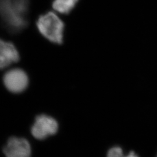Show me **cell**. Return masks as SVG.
Listing matches in <instances>:
<instances>
[{
    "mask_svg": "<svg viewBox=\"0 0 157 157\" xmlns=\"http://www.w3.org/2000/svg\"><path fill=\"white\" fill-rule=\"evenodd\" d=\"M29 0H0V16L12 32L22 30L28 23Z\"/></svg>",
    "mask_w": 157,
    "mask_h": 157,
    "instance_id": "1",
    "label": "cell"
},
{
    "mask_svg": "<svg viewBox=\"0 0 157 157\" xmlns=\"http://www.w3.org/2000/svg\"><path fill=\"white\" fill-rule=\"evenodd\" d=\"M36 26L40 33L46 39L56 44H62L65 25L55 12H48L40 16Z\"/></svg>",
    "mask_w": 157,
    "mask_h": 157,
    "instance_id": "2",
    "label": "cell"
},
{
    "mask_svg": "<svg viewBox=\"0 0 157 157\" xmlns=\"http://www.w3.org/2000/svg\"><path fill=\"white\" fill-rule=\"evenodd\" d=\"M6 88L14 93L22 92L28 87V76L22 69H12L6 72L3 78Z\"/></svg>",
    "mask_w": 157,
    "mask_h": 157,
    "instance_id": "3",
    "label": "cell"
},
{
    "mask_svg": "<svg viewBox=\"0 0 157 157\" xmlns=\"http://www.w3.org/2000/svg\"><path fill=\"white\" fill-rule=\"evenodd\" d=\"M58 128V123L54 118L41 115L36 118L32 128V134L36 139L43 140L49 136L56 134Z\"/></svg>",
    "mask_w": 157,
    "mask_h": 157,
    "instance_id": "4",
    "label": "cell"
},
{
    "mask_svg": "<svg viewBox=\"0 0 157 157\" xmlns=\"http://www.w3.org/2000/svg\"><path fill=\"white\" fill-rule=\"evenodd\" d=\"M6 157H30L31 148L28 141L23 138H10L4 148Z\"/></svg>",
    "mask_w": 157,
    "mask_h": 157,
    "instance_id": "5",
    "label": "cell"
},
{
    "mask_svg": "<svg viewBox=\"0 0 157 157\" xmlns=\"http://www.w3.org/2000/svg\"><path fill=\"white\" fill-rule=\"evenodd\" d=\"M19 59V52L10 42L0 39V69H4Z\"/></svg>",
    "mask_w": 157,
    "mask_h": 157,
    "instance_id": "6",
    "label": "cell"
},
{
    "mask_svg": "<svg viewBox=\"0 0 157 157\" xmlns=\"http://www.w3.org/2000/svg\"><path fill=\"white\" fill-rule=\"evenodd\" d=\"M78 0H54L52 8L61 14H67L73 10Z\"/></svg>",
    "mask_w": 157,
    "mask_h": 157,
    "instance_id": "7",
    "label": "cell"
},
{
    "mask_svg": "<svg viewBox=\"0 0 157 157\" xmlns=\"http://www.w3.org/2000/svg\"><path fill=\"white\" fill-rule=\"evenodd\" d=\"M107 157H124V152L121 147L115 146L108 150Z\"/></svg>",
    "mask_w": 157,
    "mask_h": 157,
    "instance_id": "8",
    "label": "cell"
},
{
    "mask_svg": "<svg viewBox=\"0 0 157 157\" xmlns=\"http://www.w3.org/2000/svg\"><path fill=\"white\" fill-rule=\"evenodd\" d=\"M124 157H139L138 155H137L134 151H130L129 152V154L126 155L124 156Z\"/></svg>",
    "mask_w": 157,
    "mask_h": 157,
    "instance_id": "9",
    "label": "cell"
},
{
    "mask_svg": "<svg viewBox=\"0 0 157 157\" xmlns=\"http://www.w3.org/2000/svg\"></svg>",
    "mask_w": 157,
    "mask_h": 157,
    "instance_id": "10",
    "label": "cell"
}]
</instances>
